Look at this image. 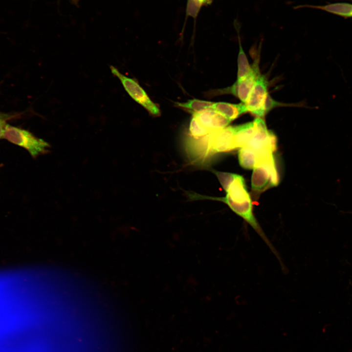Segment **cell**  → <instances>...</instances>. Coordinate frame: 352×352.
Here are the masks:
<instances>
[{
	"label": "cell",
	"mask_w": 352,
	"mask_h": 352,
	"mask_svg": "<svg viewBox=\"0 0 352 352\" xmlns=\"http://www.w3.org/2000/svg\"><path fill=\"white\" fill-rule=\"evenodd\" d=\"M210 109L221 114L230 122L240 115L248 112L245 104L242 102L239 104L214 102Z\"/></svg>",
	"instance_id": "ba28073f"
},
{
	"label": "cell",
	"mask_w": 352,
	"mask_h": 352,
	"mask_svg": "<svg viewBox=\"0 0 352 352\" xmlns=\"http://www.w3.org/2000/svg\"><path fill=\"white\" fill-rule=\"evenodd\" d=\"M214 102L193 99L186 102H176V106L183 108L192 113L210 109Z\"/></svg>",
	"instance_id": "7c38bea8"
},
{
	"label": "cell",
	"mask_w": 352,
	"mask_h": 352,
	"mask_svg": "<svg viewBox=\"0 0 352 352\" xmlns=\"http://www.w3.org/2000/svg\"><path fill=\"white\" fill-rule=\"evenodd\" d=\"M110 69L112 74L120 80L126 91L135 102L152 115H160L157 106L150 99L145 91L136 81L123 75L113 66H110Z\"/></svg>",
	"instance_id": "277c9868"
},
{
	"label": "cell",
	"mask_w": 352,
	"mask_h": 352,
	"mask_svg": "<svg viewBox=\"0 0 352 352\" xmlns=\"http://www.w3.org/2000/svg\"><path fill=\"white\" fill-rule=\"evenodd\" d=\"M1 114H2V113H0V115H1Z\"/></svg>",
	"instance_id": "e0dca14e"
},
{
	"label": "cell",
	"mask_w": 352,
	"mask_h": 352,
	"mask_svg": "<svg viewBox=\"0 0 352 352\" xmlns=\"http://www.w3.org/2000/svg\"><path fill=\"white\" fill-rule=\"evenodd\" d=\"M234 129L235 149L245 146L255 132L254 121L234 126Z\"/></svg>",
	"instance_id": "9c48e42d"
},
{
	"label": "cell",
	"mask_w": 352,
	"mask_h": 352,
	"mask_svg": "<svg viewBox=\"0 0 352 352\" xmlns=\"http://www.w3.org/2000/svg\"><path fill=\"white\" fill-rule=\"evenodd\" d=\"M3 138L26 149L34 158L47 153L50 147L47 142L37 137L28 131L9 124L5 127Z\"/></svg>",
	"instance_id": "3957f363"
},
{
	"label": "cell",
	"mask_w": 352,
	"mask_h": 352,
	"mask_svg": "<svg viewBox=\"0 0 352 352\" xmlns=\"http://www.w3.org/2000/svg\"><path fill=\"white\" fill-rule=\"evenodd\" d=\"M8 115L5 114L0 115V139L3 137L5 127L6 126L5 119L7 118Z\"/></svg>",
	"instance_id": "9a60e30c"
},
{
	"label": "cell",
	"mask_w": 352,
	"mask_h": 352,
	"mask_svg": "<svg viewBox=\"0 0 352 352\" xmlns=\"http://www.w3.org/2000/svg\"><path fill=\"white\" fill-rule=\"evenodd\" d=\"M71 4H74L77 7L79 6V0H70Z\"/></svg>",
	"instance_id": "2e32d148"
},
{
	"label": "cell",
	"mask_w": 352,
	"mask_h": 352,
	"mask_svg": "<svg viewBox=\"0 0 352 352\" xmlns=\"http://www.w3.org/2000/svg\"><path fill=\"white\" fill-rule=\"evenodd\" d=\"M251 177V188L263 192L279 184V176L273 154L258 155Z\"/></svg>",
	"instance_id": "7a4b0ae2"
},
{
	"label": "cell",
	"mask_w": 352,
	"mask_h": 352,
	"mask_svg": "<svg viewBox=\"0 0 352 352\" xmlns=\"http://www.w3.org/2000/svg\"><path fill=\"white\" fill-rule=\"evenodd\" d=\"M258 64V58H257L251 65V72L246 77L241 80H237L230 87L214 90L209 94L215 96L231 94L239 98L242 103H245L257 76L260 73Z\"/></svg>",
	"instance_id": "8992f818"
},
{
	"label": "cell",
	"mask_w": 352,
	"mask_h": 352,
	"mask_svg": "<svg viewBox=\"0 0 352 352\" xmlns=\"http://www.w3.org/2000/svg\"><path fill=\"white\" fill-rule=\"evenodd\" d=\"M239 52L238 58L237 79L241 80L246 77L251 71V65L249 64L247 57L241 45L240 37Z\"/></svg>",
	"instance_id": "4fadbf2b"
},
{
	"label": "cell",
	"mask_w": 352,
	"mask_h": 352,
	"mask_svg": "<svg viewBox=\"0 0 352 352\" xmlns=\"http://www.w3.org/2000/svg\"><path fill=\"white\" fill-rule=\"evenodd\" d=\"M254 121L255 132L246 146L258 153L265 151L274 153L277 148L276 136L271 131L267 130L265 123L262 118L256 117Z\"/></svg>",
	"instance_id": "52a82bcc"
},
{
	"label": "cell",
	"mask_w": 352,
	"mask_h": 352,
	"mask_svg": "<svg viewBox=\"0 0 352 352\" xmlns=\"http://www.w3.org/2000/svg\"><path fill=\"white\" fill-rule=\"evenodd\" d=\"M258 157L257 153L248 146L240 148L238 153L240 165L244 169H253Z\"/></svg>",
	"instance_id": "8fae6325"
},
{
	"label": "cell",
	"mask_w": 352,
	"mask_h": 352,
	"mask_svg": "<svg viewBox=\"0 0 352 352\" xmlns=\"http://www.w3.org/2000/svg\"><path fill=\"white\" fill-rule=\"evenodd\" d=\"M226 195L223 198H210L226 203L236 214L242 218L263 239L272 252L282 262L280 254L262 229L252 212V204L243 177L240 175L215 171Z\"/></svg>",
	"instance_id": "6da1fadb"
},
{
	"label": "cell",
	"mask_w": 352,
	"mask_h": 352,
	"mask_svg": "<svg viewBox=\"0 0 352 352\" xmlns=\"http://www.w3.org/2000/svg\"><path fill=\"white\" fill-rule=\"evenodd\" d=\"M211 0H188L186 7L187 15L195 18L197 16L201 7L205 4L210 3Z\"/></svg>",
	"instance_id": "5bb4252c"
},
{
	"label": "cell",
	"mask_w": 352,
	"mask_h": 352,
	"mask_svg": "<svg viewBox=\"0 0 352 352\" xmlns=\"http://www.w3.org/2000/svg\"><path fill=\"white\" fill-rule=\"evenodd\" d=\"M267 86L266 78L260 73L244 103L248 112L256 117L262 118L266 114L265 103L268 95Z\"/></svg>",
	"instance_id": "5b68a950"
},
{
	"label": "cell",
	"mask_w": 352,
	"mask_h": 352,
	"mask_svg": "<svg viewBox=\"0 0 352 352\" xmlns=\"http://www.w3.org/2000/svg\"><path fill=\"white\" fill-rule=\"evenodd\" d=\"M308 7L322 10L344 17H352V4L347 3H335L325 5H300L294 8Z\"/></svg>",
	"instance_id": "30bf717a"
}]
</instances>
